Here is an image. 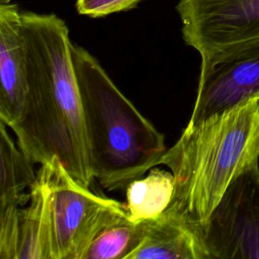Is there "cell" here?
<instances>
[{
    "instance_id": "obj_1",
    "label": "cell",
    "mask_w": 259,
    "mask_h": 259,
    "mask_svg": "<svg viewBox=\"0 0 259 259\" xmlns=\"http://www.w3.org/2000/svg\"><path fill=\"white\" fill-rule=\"evenodd\" d=\"M26 60V93L10 128L17 146L34 163L57 157L90 187L92 173L81 98L66 23L56 14L21 12Z\"/></svg>"
},
{
    "instance_id": "obj_2",
    "label": "cell",
    "mask_w": 259,
    "mask_h": 259,
    "mask_svg": "<svg viewBox=\"0 0 259 259\" xmlns=\"http://www.w3.org/2000/svg\"><path fill=\"white\" fill-rule=\"evenodd\" d=\"M259 158V97L187 124L161 164L175 178L171 206L203 224L232 180Z\"/></svg>"
},
{
    "instance_id": "obj_3",
    "label": "cell",
    "mask_w": 259,
    "mask_h": 259,
    "mask_svg": "<svg viewBox=\"0 0 259 259\" xmlns=\"http://www.w3.org/2000/svg\"><path fill=\"white\" fill-rule=\"evenodd\" d=\"M72 59L94 179L107 191L123 189L161 164L167 151L164 135L88 51L72 44Z\"/></svg>"
},
{
    "instance_id": "obj_4",
    "label": "cell",
    "mask_w": 259,
    "mask_h": 259,
    "mask_svg": "<svg viewBox=\"0 0 259 259\" xmlns=\"http://www.w3.org/2000/svg\"><path fill=\"white\" fill-rule=\"evenodd\" d=\"M42 166L50 190L51 259H84L103 230L130 221L125 203L92 192L57 157Z\"/></svg>"
},
{
    "instance_id": "obj_5",
    "label": "cell",
    "mask_w": 259,
    "mask_h": 259,
    "mask_svg": "<svg viewBox=\"0 0 259 259\" xmlns=\"http://www.w3.org/2000/svg\"><path fill=\"white\" fill-rule=\"evenodd\" d=\"M207 259H259L258 162L238 174L200 226Z\"/></svg>"
},
{
    "instance_id": "obj_6",
    "label": "cell",
    "mask_w": 259,
    "mask_h": 259,
    "mask_svg": "<svg viewBox=\"0 0 259 259\" xmlns=\"http://www.w3.org/2000/svg\"><path fill=\"white\" fill-rule=\"evenodd\" d=\"M259 97V36L231 45L200 63L196 99L187 124Z\"/></svg>"
},
{
    "instance_id": "obj_7",
    "label": "cell",
    "mask_w": 259,
    "mask_h": 259,
    "mask_svg": "<svg viewBox=\"0 0 259 259\" xmlns=\"http://www.w3.org/2000/svg\"><path fill=\"white\" fill-rule=\"evenodd\" d=\"M176 9L183 39L201 61L259 36V0H179Z\"/></svg>"
},
{
    "instance_id": "obj_8",
    "label": "cell",
    "mask_w": 259,
    "mask_h": 259,
    "mask_svg": "<svg viewBox=\"0 0 259 259\" xmlns=\"http://www.w3.org/2000/svg\"><path fill=\"white\" fill-rule=\"evenodd\" d=\"M0 120V259H17L19 218L36 177L34 163Z\"/></svg>"
},
{
    "instance_id": "obj_9",
    "label": "cell",
    "mask_w": 259,
    "mask_h": 259,
    "mask_svg": "<svg viewBox=\"0 0 259 259\" xmlns=\"http://www.w3.org/2000/svg\"><path fill=\"white\" fill-rule=\"evenodd\" d=\"M21 12L0 4V120L8 127L18 119L26 93V60Z\"/></svg>"
},
{
    "instance_id": "obj_10",
    "label": "cell",
    "mask_w": 259,
    "mask_h": 259,
    "mask_svg": "<svg viewBox=\"0 0 259 259\" xmlns=\"http://www.w3.org/2000/svg\"><path fill=\"white\" fill-rule=\"evenodd\" d=\"M127 259H207L197 228L175 207L148 221L147 233Z\"/></svg>"
},
{
    "instance_id": "obj_11",
    "label": "cell",
    "mask_w": 259,
    "mask_h": 259,
    "mask_svg": "<svg viewBox=\"0 0 259 259\" xmlns=\"http://www.w3.org/2000/svg\"><path fill=\"white\" fill-rule=\"evenodd\" d=\"M17 259H51L50 190L42 165L30 187L29 200L20 211Z\"/></svg>"
},
{
    "instance_id": "obj_12",
    "label": "cell",
    "mask_w": 259,
    "mask_h": 259,
    "mask_svg": "<svg viewBox=\"0 0 259 259\" xmlns=\"http://www.w3.org/2000/svg\"><path fill=\"white\" fill-rule=\"evenodd\" d=\"M175 178L171 171L152 168L146 177L132 181L125 187V206L132 223L154 220L173 200Z\"/></svg>"
},
{
    "instance_id": "obj_13",
    "label": "cell",
    "mask_w": 259,
    "mask_h": 259,
    "mask_svg": "<svg viewBox=\"0 0 259 259\" xmlns=\"http://www.w3.org/2000/svg\"><path fill=\"white\" fill-rule=\"evenodd\" d=\"M148 221H130L103 230L91 243L84 259H127L144 240Z\"/></svg>"
},
{
    "instance_id": "obj_14",
    "label": "cell",
    "mask_w": 259,
    "mask_h": 259,
    "mask_svg": "<svg viewBox=\"0 0 259 259\" xmlns=\"http://www.w3.org/2000/svg\"><path fill=\"white\" fill-rule=\"evenodd\" d=\"M142 0H76L79 14L102 17L135 8Z\"/></svg>"
},
{
    "instance_id": "obj_15",
    "label": "cell",
    "mask_w": 259,
    "mask_h": 259,
    "mask_svg": "<svg viewBox=\"0 0 259 259\" xmlns=\"http://www.w3.org/2000/svg\"><path fill=\"white\" fill-rule=\"evenodd\" d=\"M10 2V0H0L1 4H8Z\"/></svg>"
}]
</instances>
